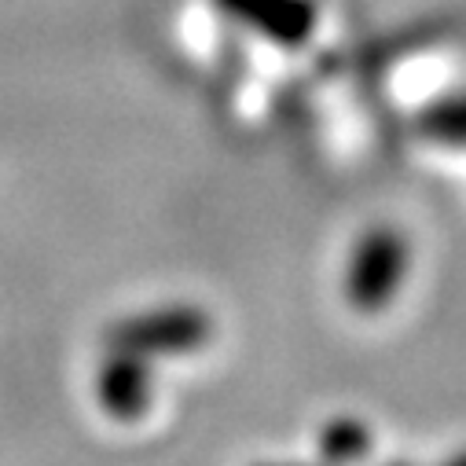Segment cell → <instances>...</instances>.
<instances>
[{"label":"cell","mask_w":466,"mask_h":466,"mask_svg":"<svg viewBox=\"0 0 466 466\" xmlns=\"http://www.w3.org/2000/svg\"><path fill=\"white\" fill-rule=\"evenodd\" d=\"M213 323L198 305H162L140 316H129L110 327V349H126L137 357L191 353L206 345Z\"/></svg>","instance_id":"2"},{"label":"cell","mask_w":466,"mask_h":466,"mask_svg":"<svg viewBox=\"0 0 466 466\" xmlns=\"http://www.w3.org/2000/svg\"><path fill=\"white\" fill-rule=\"evenodd\" d=\"M99 404L114 419H137L151 404V368L147 357L126 353V349H110L99 371Z\"/></svg>","instance_id":"4"},{"label":"cell","mask_w":466,"mask_h":466,"mask_svg":"<svg viewBox=\"0 0 466 466\" xmlns=\"http://www.w3.org/2000/svg\"><path fill=\"white\" fill-rule=\"evenodd\" d=\"M368 444V433L360 422H334L323 433V451H330L334 459H353V451H360Z\"/></svg>","instance_id":"6"},{"label":"cell","mask_w":466,"mask_h":466,"mask_svg":"<svg viewBox=\"0 0 466 466\" xmlns=\"http://www.w3.org/2000/svg\"><path fill=\"white\" fill-rule=\"evenodd\" d=\"M213 5L250 30H258L261 37L276 41V45H305L309 34L316 30V8L312 0H213Z\"/></svg>","instance_id":"3"},{"label":"cell","mask_w":466,"mask_h":466,"mask_svg":"<svg viewBox=\"0 0 466 466\" xmlns=\"http://www.w3.org/2000/svg\"><path fill=\"white\" fill-rule=\"evenodd\" d=\"M419 133L437 144L466 147V96L441 99L419 114Z\"/></svg>","instance_id":"5"},{"label":"cell","mask_w":466,"mask_h":466,"mask_svg":"<svg viewBox=\"0 0 466 466\" xmlns=\"http://www.w3.org/2000/svg\"><path fill=\"white\" fill-rule=\"evenodd\" d=\"M408 276V239L397 228H368L345 265V298L357 312H382Z\"/></svg>","instance_id":"1"}]
</instances>
